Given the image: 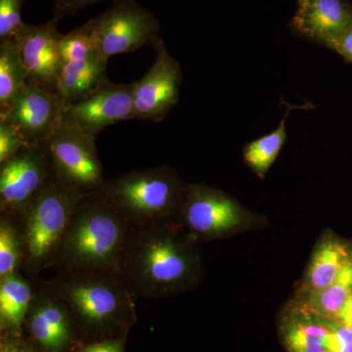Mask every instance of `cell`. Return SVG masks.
<instances>
[{"label": "cell", "instance_id": "1", "mask_svg": "<svg viewBox=\"0 0 352 352\" xmlns=\"http://www.w3.org/2000/svg\"><path fill=\"white\" fill-rule=\"evenodd\" d=\"M191 243L179 232L175 219L131 226L119 273L136 298H166L195 277L198 258Z\"/></svg>", "mask_w": 352, "mask_h": 352}, {"label": "cell", "instance_id": "2", "mask_svg": "<svg viewBox=\"0 0 352 352\" xmlns=\"http://www.w3.org/2000/svg\"><path fill=\"white\" fill-rule=\"evenodd\" d=\"M67 305L76 328L106 336L135 319L136 296L116 271L57 270L44 280Z\"/></svg>", "mask_w": 352, "mask_h": 352}, {"label": "cell", "instance_id": "3", "mask_svg": "<svg viewBox=\"0 0 352 352\" xmlns=\"http://www.w3.org/2000/svg\"><path fill=\"white\" fill-rule=\"evenodd\" d=\"M131 229L98 192L85 194L69 222L54 268L119 272Z\"/></svg>", "mask_w": 352, "mask_h": 352}, {"label": "cell", "instance_id": "4", "mask_svg": "<svg viewBox=\"0 0 352 352\" xmlns=\"http://www.w3.org/2000/svg\"><path fill=\"white\" fill-rule=\"evenodd\" d=\"M85 193L53 177L19 219L25 249L23 272L38 279L39 274L54 268L67 229Z\"/></svg>", "mask_w": 352, "mask_h": 352}, {"label": "cell", "instance_id": "5", "mask_svg": "<svg viewBox=\"0 0 352 352\" xmlns=\"http://www.w3.org/2000/svg\"><path fill=\"white\" fill-rule=\"evenodd\" d=\"M186 186L170 166L131 170L106 180L98 190L131 226L179 215Z\"/></svg>", "mask_w": 352, "mask_h": 352}, {"label": "cell", "instance_id": "6", "mask_svg": "<svg viewBox=\"0 0 352 352\" xmlns=\"http://www.w3.org/2000/svg\"><path fill=\"white\" fill-rule=\"evenodd\" d=\"M95 139L63 119L44 144L55 177L85 194L98 191L106 182Z\"/></svg>", "mask_w": 352, "mask_h": 352}, {"label": "cell", "instance_id": "7", "mask_svg": "<svg viewBox=\"0 0 352 352\" xmlns=\"http://www.w3.org/2000/svg\"><path fill=\"white\" fill-rule=\"evenodd\" d=\"M85 25L98 52L108 59L154 45L161 38L159 21L136 0H115L110 8Z\"/></svg>", "mask_w": 352, "mask_h": 352}, {"label": "cell", "instance_id": "8", "mask_svg": "<svg viewBox=\"0 0 352 352\" xmlns=\"http://www.w3.org/2000/svg\"><path fill=\"white\" fill-rule=\"evenodd\" d=\"M53 177L44 145L29 146L0 164V215L19 219Z\"/></svg>", "mask_w": 352, "mask_h": 352}, {"label": "cell", "instance_id": "9", "mask_svg": "<svg viewBox=\"0 0 352 352\" xmlns=\"http://www.w3.org/2000/svg\"><path fill=\"white\" fill-rule=\"evenodd\" d=\"M64 104L56 91L28 82L0 109V120L19 129L30 145H44L64 119Z\"/></svg>", "mask_w": 352, "mask_h": 352}, {"label": "cell", "instance_id": "10", "mask_svg": "<svg viewBox=\"0 0 352 352\" xmlns=\"http://www.w3.org/2000/svg\"><path fill=\"white\" fill-rule=\"evenodd\" d=\"M157 58L141 80L134 82L133 119L160 122L179 102L182 71L163 39L154 44Z\"/></svg>", "mask_w": 352, "mask_h": 352}, {"label": "cell", "instance_id": "11", "mask_svg": "<svg viewBox=\"0 0 352 352\" xmlns=\"http://www.w3.org/2000/svg\"><path fill=\"white\" fill-rule=\"evenodd\" d=\"M24 327L41 352H68L78 330L63 300L39 278Z\"/></svg>", "mask_w": 352, "mask_h": 352}, {"label": "cell", "instance_id": "12", "mask_svg": "<svg viewBox=\"0 0 352 352\" xmlns=\"http://www.w3.org/2000/svg\"><path fill=\"white\" fill-rule=\"evenodd\" d=\"M133 91L134 82L109 80L85 98L65 108L64 120L96 138L107 127L133 119Z\"/></svg>", "mask_w": 352, "mask_h": 352}, {"label": "cell", "instance_id": "13", "mask_svg": "<svg viewBox=\"0 0 352 352\" xmlns=\"http://www.w3.org/2000/svg\"><path fill=\"white\" fill-rule=\"evenodd\" d=\"M179 217L191 233L201 237L226 233L237 226L241 219L239 207L232 199L197 184L186 186Z\"/></svg>", "mask_w": 352, "mask_h": 352}, {"label": "cell", "instance_id": "14", "mask_svg": "<svg viewBox=\"0 0 352 352\" xmlns=\"http://www.w3.org/2000/svg\"><path fill=\"white\" fill-rule=\"evenodd\" d=\"M59 21L53 17L43 24H27L19 36L13 39L29 74V82L54 91L64 65L59 51Z\"/></svg>", "mask_w": 352, "mask_h": 352}, {"label": "cell", "instance_id": "15", "mask_svg": "<svg viewBox=\"0 0 352 352\" xmlns=\"http://www.w3.org/2000/svg\"><path fill=\"white\" fill-rule=\"evenodd\" d=\"M352 25L349 0H311L296 9L289 29L296 36L332 50L333 43Z\"/></svg>", "mask_w": 352, "mask_h": 352}, {"label": "cell", "instance_id": "16", "mask_svg": "<svg viewBox=\"0 0 352 352\" xmlns=\"http://www.w3.org/2000/svg\"><path fill=\"white\" fill-rule=\"evenodd\" d=\"M108 60L100 52H96L85 59L63 65L56 91L65 108L82 100L109 82Z\"/></svg>", "mask_w": 352, "mask_h": 352}, {"label": "cell", "instance_id": "17", "mask_svg": "<svg viewBox=\"0 0 352 352\" xmlns=\"http://www.w3.org/2000/svg\"><path fill=\"white\" fill-rule=\"evenodd\" d=\"M36 281L23 271L0 279V328L4 335L22 337Z\"/></svg>", "mask_w": 352, "mask_h": 352}, {"label": "cell", "instance_id": "18", "mask_svg": "<svg viewBox=\"0 0 352 352\" xmlns=\"http://www.w3.org/2000/svg\"><path fill=\"white\" fill-rule=\"evenodd\" d=\"M351 261L346 245L335 240L324 241L314 252L303 291L314 293L331 286Z\"/></svg>", "mask_w": 352, "mask_h": 352}, {"label": "cell", "instance_id": "19", "mask_svg": "<svg viewBox=\"0 0 352 352\" xmlns=\"http://www.w3.org/2000/svg\"><path fill=\"white\" fill-rule=\"evenodd\" d=\"M283 336L289 352H329V321H318L317 316L312 319L307 311L285 323Z\"/></svg>", "mask_w": 352, "mask_h": 352}, {"label": "cell", "instance_id": "20", "mask_svg": "<svg viewBox=\"0 0 352 352\" xmlns=\"http://www.w3.org/2000/svg\"><path fill=\"white\" fill-rule=\"evenodd\" d=\"M352 293V261L344 268L335 283L307 294L305 311L318 318L339 322L342 308Z\"/></svg>", "mask_w": 352, "mask_h": 352}, {"label": "cell", "instance_id": "21", "mask_svg": "<svg viewBox=\"0 0 352 352\" xmlns=\"http://www.w3.org/2000/svg\"><path fill=\"white\" fill-rule=\"evenodd\" d=\"M294 108H296L295 106H288V110L285 113L283 119L276 129L245 146V164L261 178L265 177L266 173L274 164L275 160L286 143V120Z\"/></svg>", "mask_w": 352, "mask_h": 352}, {"label": "cell", "instance_id": "22", "mask_svg": "<svg viewBox=\"0 0 352 352\" xmlns=\"http://www.w3.org/2000/svg\"><path fill=\"white\" fill-rule=\"evenodd\" d=\"M29 82V74L13 41H0V109Z\"/></svg>", "mask_w": 352, "mask_h": 352}, {"label": "cell", "instance_id": "23", "mask_svg": "<svg viewBox=\"0 0 352 352\" xmlns=\"http://www.w3.org/2000/svg\"><path fill=\"white\" fill-rule=\"evenodd\" d=\"M24 261V243L17 221L0 215V279L23 271Z\"/></svg>", "mask_w": 352, "mask_h": 352}, {"label": "cell", "instance_id": "24", "mask_svg": "<svg viewBox=\"0 0 352 352\" xmlns=\"http://www.w3.org/2000/svg\"><path fill=\"white\" fill-rule=\"evenodd\" d=\"M59 51L63 64L80 61L98 52L91 34L85 25L76 28L59 38Z\"/></svg>", "mask_w": 352, "mask_h": 352}, {"label": "cell", "instance_id": "25", "mask_svg": "<svg viewBox=\"0 0 352 352\" xmlns=\"http://www.w3.org/2000/svg\"><path fill=\"white\" fill-rule=\"evenodd\" d=\"M24 0H0V41H13L25 27L21 16Z\"/></svg>", "mask_w": 352, "mask_h": 352}, {"label": "cell", "instance_id": "26", "mask_svg": "<svg viewBox=\"0 0 352 352\" xmlns=\"http://www.w3.org/2000/svg\"><path fill=\"white\" fill-rule=\"evenodd\" d=\"M29 146L32 145L19 129L0 120V164L12 159Z\"/></svg>", "mask_w": 352, "mask_h": 352}, {"label": "cell", "instance_id": "27", "mask_svg": "<svg viewBox=\"0 0 352 352\" xmlns=\"http://www.w3.org/2000/svg\"><path fill=\"white\" fill-rule=\"evenodd\" d=\"M329 352H352V328L336 321H329Z\"/></svg>", "mask_w": 352, "mask_h": 352}, {"label": "cell", "instance_id": "28", "mask_svg": "<svg viewBox=\"0 0 352 352\" xmlns=\"http://www.w3.org/2000/svg\"><path fill=\"white\" fill-rule=\"evenodd\" d=\"M106 0H54V17L61 20L67 16L75 15L88 6L99 3ZM115 1V0H113Z\"/></svg>", "mask_w": 352, "mask_h": 352}, {"label": "cell", "instance_id": "29", "mask_svg": "<svg viewBox=\"0 0 352 352\" xmlns=\"http://www.w3.org/2000/svg\"><path fill=\"white\" fill-rule=\"evenodd\" d=\"M78 352H124V340L122 338L92 340L80 347Z\"/></svg>", "mask_w": 352, "mask_h": 352}, {"label": "cell", "instance_id": "30", "mask_svg": "<svg viewBox=\"0 0 352 352\" xmlns=\"http://www.w3.org/2000/svg\"><path fill=\"white\" fill-rule=\"evenodd\" d=\"M0 352H38L32 344L17 336L4 335L0 344Z\"/></svg>", "mask_w": 352, "mask_h": 352}, {"label": "cell", "instance_id": "31", "mask_svg": "<svg viewBox=\"0 0 352 352\" xmlns=\"http://www.w3.org/2000/svg\"><path fill=\"white\" fill-rule=\"evenodd\" d=\"M332 50L342 57L346 63H352V25L333 43Z\"/></svg>", "mask_w": 352, "mask_h": 352}, {"label": "cell", "instance_id": "32", "mask_svg": "<svg viewBox=\"0 0 352 352\" xmlns=\"http://www.w3.org/2000/svg\"><path fill=\"white\" fill-rule=\"evenodd\" d=\"M339 322L352 328V293L340 312Z\"/></svg>", "mask_w": 352, "mask_h": 352}, {"label": "cell", "instance_id": "33", "mask_svg": "<svg viewBox=\"0 0 352 352\" xmlns=\"http://www.w3.org/2000/svg\"><path fill=\"white\" fill-rule=\"evenodd\" d=\"M311 1V0H296V9L302 8V7H305L307 6V4L309 3V2Z\"/></svg>", "mask_w": 352, "mask_h": 352}]
</instances>
